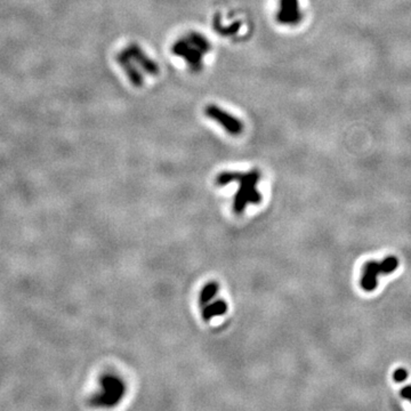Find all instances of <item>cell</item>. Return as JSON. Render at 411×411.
<instances>
[{"instance_id": "obj_1", "label": "cell", "mask_w": 411, "mask_h": 411, "mask_svg": "<svg viewBox=\"0 0 411 411\" xmlns=\"http://www.w3.org/2000/svg\"><path fill=\"white\" fill-rule=\"evenodd\" d=\"M260 180V173L253 169L248 173L236 171H223L216 177V184L225 186L232 182H239L240 187L233 201V210L236 215H241L249 204L258 205L262 201V195L257 190V184Z\"/></svg>"}, {"instance_id": "obj_2", "label": "cell", "mask_w": 411, "mask_h": 411, "mask_svg": "<svg viewBox=\"0 0 411 411\" xmlns=\"http://www.w3.org/2000/svg\"><path fill=\"white\" fill-rule=\"evenodd\" d=\"M116 61L135 87L143 86L144 74L157 75L159 73V65L147 56L138 45L132 44L127 46L118 54Z\"/></svg>"}, {"instance_id": "obj_3", "label": "cell", "mask_w": 411, "mask_h": 411, "mask_svg": "<svg viewBox=\"0 0 411 411\" xmlns=\"http://www.w3.org/2000/svg\"><path fill=\"white\" fill-rule=\"evenodd\" d=\"M211 49V44L204 34L188 32L177 39L171 46V53L184 60L193 72H199L204 68V60Z\"/></svg>"}, {"instance_id": "obj_4", "label": "cell", "mask_w": 411, "mask_h": 411, "mask_svg": "<svg viewBox=\"0 0 411 411\" xmlns=\"http://www.w3.org/2000/svg\"><path fill=\"white\" fill-rule=\"evenodd\" d=\"M102 394H97L91 400L94 407H113L120 402L125 394V384L119 377L105 375L101 379Z\"/></svg>"}, {"instance_id": "obj_5", "label": "cell", "mask_w": 411, "mask_h": 411, "mask_svg": "<svg viewBox=\"0 0 411 411\" xmlns=\"http://www.w3.org/2000/svg\"><path fill=\"white\" fill-rule=\"evenodd\" d=\"M399 266V259L395 256H389L382 262H366L363 265L361 287L365 291H372L377 288V277L380 273L389 274Z\"/></svg>"}, {"instance_id": "obj_6", "label": "cell", "mask_w": 411, "mask_h": 411, "mask_svg": "<svg viewBox=\"0 0 411 411\" xmlns=\"http://www.w3.org/2000/svg\"><path fill=\"white\" fill-rule=\"evenodd\" d=\"M205 114L209 119H211L212 121L217 122L219 126L223 127V129L226 133H228L229 135L238 136L240 134H242L243 129H245V126H243L241 120L236 118L235 115H233L232 113L225 111L224 109L218 105L209 104L206 106Z\"/></svg>"}, {"instance_id": "obj_7", "label": "cell", "mask_w": 411, "mask_h": 411, "mask_svg": "<svg viewBox=\"0 0 411 411\" xmlns=\"http://www.w3.org/2000/svg\"><path fill=\"white\" fill-rule=\"evenodd\" d=\"M301 20L299 0H280L276 21L284 25H296Z\"/></svg>"}, {"instance_id": "obj_8", "label": "cell", "mask_w": 411, "mask_h": 411, "mask_svg": "<svg viewBox=\"0 0 411 411\" xmlns=\"http://www.w3.org/2000/svg\"><path fill=\"white\" fill-rule=\"evenodd\" d=\"M228 311V304L223 299H217L212 303H208L202 308L201 315L205 321H210L212 318L221 317Z\"/></svg>"}, {"instance_id": "obj_9", "label": "cell", "mask_w": 411, "mask_h": 411, "mask_svg": "<svg viewBox=\"0 0 411 411\" xmlns=\"http://www.w3.org/2000/svg\"><path fill=\"white\" fill-rule=\"evenodd\" d=\"M218 291V283L212 281V282H209L206 284V286L202 288L200 295H199V304L201 306H205L208 303H210V300L215 297V295L217 294Z\"/></svg>"}, {"instance_id": "obj_10", "label": "cell", "mask_w": 411, "mask_h": 411, "mask_svg": "<svg viewBox=\"0 0 411 411\" xmlns=\"http://www.w3.org/2000/svg\"><path fill=\"white\" fill-rule=\"evenodd\" d=\"M394 380H395L396 383H401V382H404L408 378V371L406 369H397L395 370V372H394Z\"/></svg>"}, {"instance_id": "obj_11", "label": "cell", "mask_w": 411, "mask_h": 411, "mask_svg": "<svg viewBox=\"0 0 411 411\" xmlns=\"http://www.w3.org/2000/svg\"><path fill=\"white\" fill-rule=\"evenodd\" d=\"M401 395L406 397L407 400H409L411 402V386H406L404 388L401 390Z\"/></svg>"}]
</instances>
